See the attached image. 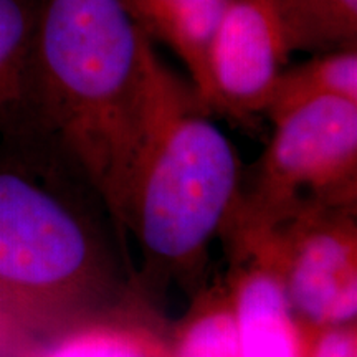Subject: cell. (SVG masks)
Masks as SVG:
<instances>
[{
    "label": "cell",
    "mask_w": 357,
    "mask_h": 357,
    "mask_svg": "<svg viewBox=\"0 0 357 357\" xmlns=\"http://www.w3.org/2000/svg\"><path fill=\"white\" fill-rule=\"evenodd\" d=\"M153 40L123 0H38L29 105L123 235Z\"/></svg>",
    "instance_id": "cell-1"
},
{
    "label": "cell",
    "mask_w": 357,
    "mask_h": 357,
    "mask_svg": "<svg viewBox=\"0 0 357 357\" xmlns=\"http://www.w3.org/2000/svg\"><path fill=\"white\" fill-rule=\"evenodd\" d=\"M205 111L192 83L178 79L151 43L123 215V231L136 236L151 275L194 273L242 192L238 155Z\"/></svg>",
    "instance_id": "cell-2"
},
{
    "label": "cell",
    "mask_w": 357,
    "mask_h": 357,
    "mask_svg": "<svg viewBox=\"0 0 357 357\" xmlns=\"http://www.w3.org/2000/svg\"><path fill=\"white\" fill-rule=\"evenodd\" d=\"M114 288L82 205L29 164L0 160V312L26 334H56L101 312Z\"/></svg>",
    "instance_id": "cell-3"
},
{
    "label": "cell",
    "mask_w": 357,
    "mask_h": 357,
    "mask_svg": "<svg viewBox=\"0 0 357 357\" xmlns=\"http://www.w3.org/2000/svg\"><path fill=\"white\" fill-rule=\"evenodd\" d=\"M275 132L253 187L223 231L238 238L307 205L356 207L357 101L324 96L273 119Z\"/></svg>",
    "instance_id": "cell-4"
},
{
    "label": "cell",
    "mask_w": 357,
    "mask_h": 357,
    "mask_svg": "<svg viewBox=\"0 0 357 357\" xmlns=\"http://www.w3.org/2000/svg\"><path fill=\"white\" fill-rule=\"evenodd\" d=\"M356 207L307 205L252 235L230 240L231 258L250 257L278 276L310 328L356 323Z\"/></svg>",
    "instance_id": "cell-5"
},
{
    "label": "cell",
    "mask_w": 357,
    "mask_h": 357,
    "mask_svg": "<svg viewBox=\"0 0 357 357\" xmlns=\"http://www.w3.org/2000/svg\"><path fill=\"white\" fill-rule=\"evenodd\" d=\"M289 53L273 0H227L208 52L207 108L265 113Z\"/></svg>",
    "instance_id": "cell-6"
},
{
    "label": "cell",
    "mask_w": 357,
    "mask_h": 357,
    "mask_svg": "<svg viewBox=\"0 0 357 357\" xmlns=\"http://www.w3.org/2000/svg\"><path fill=\"white\" fill-rule=\"evenodd\" d=\"M229 293L236 316L240 357H303L310 326L293 311L283 284L255 258H234Z\"/></svg>",
    "instance_id": "cell-7"
},
{
    "label": "cell",
    "mask_w": 357,
    "mask_h": 357,
    "mask_svg": "<svg viewBox=\"0 0 357 357\" xmlns=\"http://www.w3.org/2000/svg\"><path fill=\"white\" fill-rule=\"evenodd\" d=\"M227 0H123L134 24L172 48L207 106L208 52Z\"/></svg>",
    "instance_id": "cell-8"
},
{
    "label": "cell",
    "mask_w": 357,
    "mask_h": 357,
    "mask_svg": "<svg viewBox=\"0 0 357 357\" xmlns=\"http://www.w3.org/2000/svg\"><path fill=\"white\" fill-rule=\"evenodd\" d=\"M37 357H169V342L144 321L96 312L56 333Z\"/></svg>",
    "instance_id": "cell-9"
},
{
    "label": "cell",
    "mask_w": 357,
    "mask_h": 357,
    "mask_svg": "<svg viewBox=\"0 0 357 357\" xmlns=\"http://www.w3.org/2000/svg\"><path fill=\"white\" fill-rule=\"evenodd\" d=\"M289 50L356 48L357 0H273Z\"/></svg>",
    "instance_id": "cell-10"
},
{
    "label": "cell",
    "mask_w": 357,
    "mask_h": 357,
    "mask_svg": "<svg viewBox=\"0 0 357 357\" xmlns=\"http://www.w3.org/2000/svg\"><path fill=\"white\" fill-rule=\"evenodd\" d=\"M324 96L357 101L356 48L328 52L300 66L281 71L265 113L275 119L296 106Z\"/></svg>",
    "instance_id": "cell-11"
},
{
    "label": "cell",
    "mask_w": 357,
    "mask_h": 357,
    "mask_svg": "<svg viewBox=\"0 0 357 357\" xmlns=\"http://www.w3.org/2000/svg\"><path fill=\"white\" fill-rule=\"evenodd\" d=\"M37 2L0 0V124L29 105Z\"/></svg>",
    "instance_id": "cell-12"
},
{
    "label": "cell",
    "mask_w": 357,
    "mask_h": 357,
    "mask_svg": "<svg viewBox=\"0 0 357 357\" xmlns=\"http://www.w3.org/2000/svg\"><path fill=\"white\" fill-rule=\"evenodd\" d=\"M169 357H240V336L229 288L204 293L169 342Z\"/></svg>",
    "instance_id": "cell-13"
},
{
    "label": "cell",
    "mask_w": 357,
    "mask_h": 357,
    "mask_svg": "<svg viewBox=\"0 0 357 357\" xmlns=\"http://www.w3.org/2000/svg\"><path fill=\"white\" fill-rule=\"evenodd\" d=\"M303 357H357L356 323L311 328Z\"/></svg>",
    "instance_id": "cell-14"
},
{
    "label": "cell",
    "mask_w": 357,
    "mask_h": 357,
    "mask_svg": "<svg viewBox=\"0 0 357 357\" xmlns=\"http://www.w3.org/2000/svg\"><path fill=\"white\" fill-rule=\"evenodd\" d=\"M26 336L29 334L24 329H20L0 312V351H6L7 347H24V339Z\"/></svg>",
    "instance_id": "cell-15"
}]
</instances>
